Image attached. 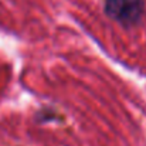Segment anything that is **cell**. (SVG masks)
<instances>
[{
    "instance_id": "1",
    "label": "cell",
    "mask_w": 146,
    "mask_h": 146,
    "mask_svg": "<svg viewBox=\"0 0 146 146\" xmlns=\"http://www.w3.org/2000/svg\"><path fill=\"white\" fill-rule=\"evenodd\" d=\"M105 11L121 24H135L143 13V0H106Z\"/></svg>"
}]
</instances>
